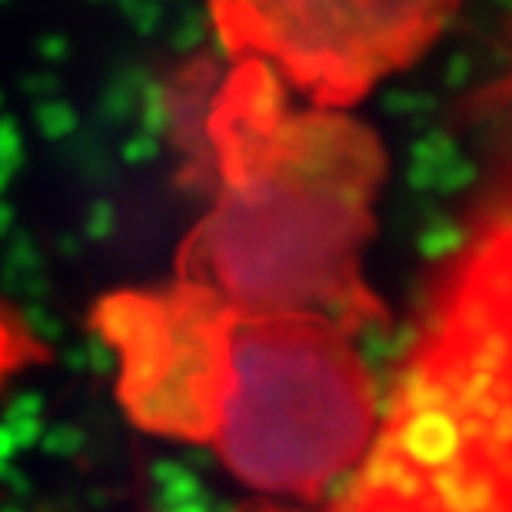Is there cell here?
Segmentation results:
<instances>
[{"label":"cell","mask_w":512,"mask_h":512,"mask_svg":"<svg viewBox=\"0 0 512 512\" xmlns=\"http://www.w3.org/2000/svg\"><path fill=\"white\" fill-rule=\"evenodd\" d=\"M177 512H203V509L200 506H180Z\"/></svg>","instance_id":"52a82bcc"},{"label":"cell","mask_w":512,"mask_h":512,"mask_svg":"<svg viewBox=\"0 0 512 512\" xmlns=\"http://www.w3.org/2000/svg\"><path fill=\"white\" fill-rule=\"evenodd\" d=\"M346 512H449V509L439 506L433 496L419 493L413 486L366 473L360 496L353 499V506Z\"/></svg>","instance_id":"5b68a950"},{"label":"cell","mask_w":512,"mask_h":512,"mask_svg":"<svg viewBox=\"0 0 512 512\" xmlns=\"http://www.w3.org/2000/svg\"><path fill=\"white\" fill-rule=\"evenodd\" d=\"M247 512H290V509H270V506H253Z\"/></svg>","instance_id":"8992f818"},{"label":"cell","mask_w":512,"mask_h":512,"mask_svg":"<svg viewBox=\"0 0 512 512\" xmlns=\"http://www.w3.org/2000/svg\"><path fill=\"white\" fill-rule=\"evenodd\" d=\"M453 14L449 4H220L233 54H270L320 107H346L413 60Z\"/></svg>","instance_id":"277c9868"},{"label":"cell","mask_w":512,"mask_h":512,"mask_svg":"<svg viewBox=\"0 0 512 512\" xmlns=\"http://www.w3.org/2000/svg\"><path fill=\"white\" fill-rule=\"evenodd\" d=\"M240 313L197 283L114 293L94 326L120 353L117 396L130 419L173 439H213L233 393V333Z\"/></svg>","instance_id":"3957f363"},{"label":"cell","mask_w":512,"mask_h":512,"mask_svg":"<svg viewBox=\"0 0 512 512\" xmlns=\"http://www.w3.org/2000/svg\"><path fill=\"white\" fill-rule=\"evenodd\" d=\"M223 177L217 207L190 233L180 280L240 316H320L346 333L383 316L360 276L386 160L340 114H290L266 64L230 74L207 117Z\"/></svg>","instance_id":"6da1fadb"},{"label":"cell","mask_w":512,"mask_h":512,"mask_svg":"<svg viewBox=\"0 0 512 512\" xmlns=\"http://www.w3.org/2000/svg\"><path fill=\"white\" fill-rule=\"evenodd\" d=\"M217 443L233 476L316 496L363 453L376 396L350 333L320 316H240Z\"/></svg>","instance_id":"7a4b0ae2"}]
</instances>
